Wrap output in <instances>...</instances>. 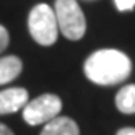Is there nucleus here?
<instances>
[{
  "label": "nucleus",
  "mask_w": 135,
  "mask_h": 135,
  "mask_svg": "<svg viewBox=\"0 0 135 135\" xmlns=\"http://www.w3.org/2000/svg\"><path fill=\"white\" fill-rule=\"evenodd\" d=\"M114 5L119 12H132L135 8V0H114Z\"/></svg>",
  "instance_id": "9"
},
{
  "label": "nucleus",
  "mask_w": 135,
  "mask_h": 135,
  "mask_svg": "<svg viewBox=\"0 0 135 135\" xmlns=\"http://www.w3.org/2000/svg\"><path fill=\"white\" fill-rule=\"evenodd\" d=\"M28 101H30V94L21 86L7 88L3 91H0V115L13 114L23 109Z\"/></svg>",
  "instance_id": "5"
},
{
  "label": "nucleus",
  "mask_w": 135,
  "mask_h": 135,
  "mask_svg": "<svg viewBox=\"0 0 135 135\" xmlns=\"http://www.w3.org/2000/svg\"><path fill=\"white\" fill-rule=\"evenodd\" d=\"M28 30L37 44L52 46L59 36V25L54 8L47 3L34 5L28 15Z\"/></svg>",
  "instance_id": "2"
},
{
  "label": "nucleus",
  "mask_w": 135,
  "mask_h": 135,
  "mask_svg": "<svg viewBox=\"0 0 135 135\" xmlns=\"http://www.w3.org/2000/svg\"><path fill=\"white\" fill-rule=\"evenodd\" d=\"M23 70V62L16 55L0 57V85L10 83Z\"/></svg>",
  "instance_id": "7"
},
{
  "label": "nucleus",
  "mask_w": 135,
  "mask_h": 135,
  "mask_svg": "<svg viewBox=\"0 0 135 135\" xmlns=\"http://www.w3.org/2000/svg\"><path fill=\"white\" fill-rule=\"evenodd\" d=\"M8 44H10V34L3 25H0V52H3L8 47Z\"/></svg>",
  "instance_id": "10"
},
{
  "label": "nucleus",
  "mask_w": 135,
  "mask_h": 135,
  "mask_svg": "<svg viewBox=\"0 0 135 135\" xmlns=\"http://www.w3.org/2000/svg\"><path fill=\"white\" fill-rule=\"evenodd\" d=\"M62 111V101L57 94L44 93L28 101L23 108V119L30 125H41L55 119Z\"/></svg>",
  "instance_id": "4"
},
{
  "label": "nucleus",
  "mask_w": 135,
  "mask_h": 135,
  "mask_svg": "<svg viewBox=\"0 0 135 135\" xmlns=\"http://www.w3.org/2000/svg\"><path fill=\"white\" fill-rule=\"evenodd\" d=\"M54 13L59 31L70 41H78L86 33V18L76 0H55Z\"/></svg>",
  "instance_id": "3"
},
{
  "label": "nucleus",
  "mask_w": 135,
  "mask_h": 135,
  "mask_svg": "<svg viewBox=\"0 0 135 135\" xmlns=\"http://www.w3.org/2000/svg\"><path fill=\"white\" fill-rule=\"evenodd\" d=\"M0 135H15V133H13V130L8 127V125L0 122Z\"/></svg>",
  "instance_id": "12"
},
{
  "label": "nucleus",
  "mask_w": 135,
  "mask_h": 135,
  "mask_svg": "<svg viewBox=\"0 0 135 135\" xmlns=\"http://www.w3.org/2000/svg\"><path fill=\"white\" fill-rule=\"evenodd\" d=\"M41 135H80V127L72 117L57 115L55 119L44 124Z\"/></svg>",
  "instance_id": "6"
},
{
  "label": "nucleus",
  "mask_w": 135,
  "mask_h": 135,
  "mask_svg": "<svg viewBox=\"0 0 135 135\" xmlns=\"http://www.w3.org/2000/svg\"><path fill=\"white\" fill-rule=\"evenodd\" d=\"M115 135H135V127H124V129H119Z\"/></svg>",
  "instance_id": "11"
},
{
  "label": "nucleus",
  "mask_w": 135,
  "mask_h": 135,
  "mask_svg": "<svg viewBox=\"0 0 135 135\" xmlns=\"http://www.w3.org/2000/svg\"><path fill=\"white\" fill-rule=\"evenodd\" d=\"M115 108L122 114H135V85H125L117 91Z\"/></svg>",
  "instance_id": "8"
},
{
  "label": "nucleus",
  "mask_w": 135,
  "mask_h": 135,
  "mask_svg": "<svg viewBox=\"0 0 135 135\" xmlns=\"http://www.w3.org/2000/svg\"><path fill=\"white\" fill-rule=\"evenodd\" d=\"M83 72L90 81L111 86L124 81L132 73V60L117 49H99L85 60Z\"/></svg>",
  "instance_id": "1"
}]
</instances>
